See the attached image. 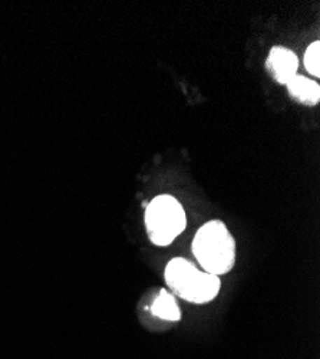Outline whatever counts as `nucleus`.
Listing matches in <instances>:
<instances>
[{
  "mask_svg": "<svg viewBox=\"0 0 320 359\" xmlns=\"http://www.w3.org/2000/svg\"><path fill=\"white\" fill-rule=\"evenodd\" d=\"M286 88L288 95L303 105L314 107L320 101L319 83L303 75H296L295 78L290 79L286 83Z\"/></svg>",
  "mask_w": 320,
  "mask_h": 359,
  "instance_id": "nucleus-5",
  "label": "nucleus"
},
{
  "mask_svg": "<svg viewBox=\"0 0 320 359\" xmlns=\"http://www.w3.org/2000/svg\"><path fill=\"white\" fill-rule=\"evenodd\" d=\"M164 278L174 294L194 305H204L214 301L221 289L218 276L200 271L184 257L171 259L165 266Z\"/></svg>",
  "mask_w": 320,
  "mask_h": 359,
  "instance_id": "nucleus-2",
  "label": "nucleus"
},
{
  "mask_svg": "<svg viewBox=\"0 0 320 359\" xmlns=\"http://www.w3.org/2000/svg\"><path fill=\"white\" fill-rule=\"evenodd\" d=\"M193 255L204 269L214 276L230 273L236 264V241L221 220L202 224L193 238Z\"/></svg>",
  "mask_w": 320,
  "mask_h": 359,
  "instance_id": "nucleus-1",
  "label": "nucleus"
},
{
  "mask_svg": "<svg viewBox=\"0 0 320 359\" xmlns=\"http://www.w3.org/2000/svg\"><path fill=\"white\" fill-rule=\"evenodd\" d=\"M320 42L314 41L309 45V48L305 52V68L309 74L319 78L320 76Z\"/></svg>",
  "mask_w": 320,
  "mask_h": 359,
  "instance_id": "nucleus-7",
  "label": "nucleus"
},
{
  "mask_svg": "<svg viewBox=\"0 0 320 359\" xmlns=\"http://www.w3.org/2000/svg\"><path fill=\"white\" fill-rule=\"evenodd\" d=\"M144 220L150 242L158 248L169 246L187 227L183 204L169 194L153 198L145 210Z\"/></svg>",
  "mask_w": 320,
  "mask_h": 359,
  "instance_id": "nucleus-3",
  "label": "nucleus"
},
{
  "mask_svg": "<svg viewBox=\"0 0 320 359\" xmlns=\"http://www.w3.org/2000/svg\"><path fill=\"white\" fill-rule=\"evenodd\" d=\"M151 313L168 322H179L181 319V311L176 297L165 289L160 290L158 296L155 297V301L151 305Z\"/></svg>",
  "mask_w": 320,
  "mask_h": 359,
  "instance_id": "nucleus-6",
  "label": "nucleus"
},
{
  "mask_svg": "<svg viewBox=\"0 0 320 359\" xmlns=\"http://www.w3.org/2000/svg\"><path fill=\"white\" fill-rule=\"evenodd\" d=\"M266 68L276 82L286 85L298 75L299 57L284 46H273L266 59Z\"/></svg>",
  "mask_w": 320,
  "mask_h": 359,
  "instance_id": "nucleus-4",
  "label": "nucleus"
}]
</instances>
